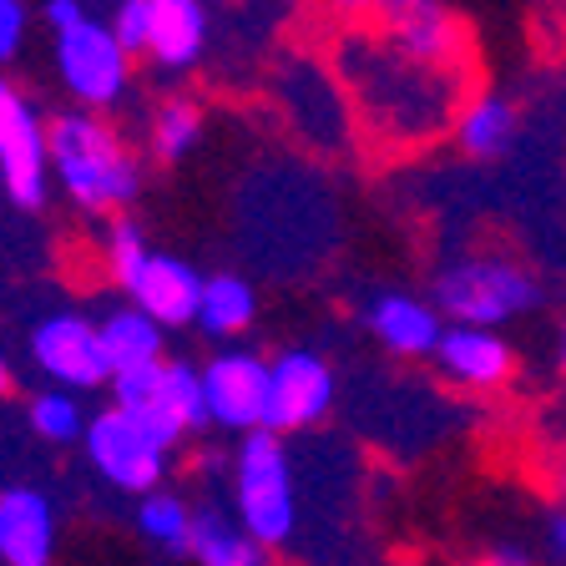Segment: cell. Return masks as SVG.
<instances>
[{"label": "cell", "mask_w": 566, "mask_h": 566, "mask_svg": "<svg viewBox=\"0 0 566 566\" xmlns=\"http://www.w3.org/2000/svg\"><path fill=\"white\" fill-rule=\"evenodd\" d=\"M25 420H31V430L41 440H51V446H76V440H86L92 415L82 410V400H76L71 389H41L31 400V410H25Z\"/></svg>", "instance_id": "cell-24"}, {"label": "cell", "mask_w": 566, "mask_h": 566, "mask_svg": "<svg viewBox=\"0 0 566 566\" xmlns=\"http://www.w3.org/2000/svg\"><path fill=\"white\" fill-rule=\"evenodd\" d=\"M46 25H51V35H61V31H71V25H82L86 21V6L82 0H46Z\"/></svg>", "instance_id": "cell-28"}, {"label": "cell", "mask_w": 566, "mask_h": 566, "mask_svg": "<svg viewBox=\"0 0 566 566\" xmlns=\"http://www.w3.org/2000/svg\"><path fill=\"white\" fill-rule=\"evenodd\" d=\"M56 562V506L35 485L0 491V566H51Z\"/></svg>", "instance_id": "cell-14"}, {"label": "cell", "mask_w": 566, "mask_h": 566, "mask_svg": "<svg viewBox=\"0 0 566 566\" xmlns=\"http://www.w3.org/2000/svg\"><path fill=\"white\" fill-rule=\"evenodd\" d=\"M259 318V294L243 273H208L198 304V334L208 339H238L243 329H253Z\"/></svg>", "instance_id": "cell-21"}, {"label": "cell", "mask_w": 566, "mask_h": 566, "mask_svg": "<svg viewBox=\"0 0 566 566\" xmlns=\"http://www.w3.org/2000/svg\"><path fill=\"white\" fill-rule=\"evenodd\" d=\"M102 253H106V273L117 279V289H127L153 248H147V238H142V228L132 223V218H112V223H106V238H102Z\"/></svg>", "instance_id": "cell-25"}, {"label": "cell", "mask_w": 566, "mask_h": 566, "mask_svg": "<svg viewBox=\"0 0 566 566\" xmlns=\"http://www.w3.org/2000/svg\"><path fill=\"white\" fill-rule=\"evenodd\" d=\"M192 516H198V506H192L188 495L167 491V485L137 501V531L153 546H163V552H188L192 546Z\"/></svg>", "instance_id": "cell-22"}, {"label": "cell", "mask_w": 566, "mask_h": 566, "mask_svg": "<svg viewBox=\"0 0 566 566\" xmlns=\"http://www.w3.org/2000/svg\"><path fill=\"white\" fill-rule=\"evenodd\" d=\"M208 51V6L202 0H153L147 61L163 71H188Z\"/></svg>", "instance_id": "cell-18"}, {"label": "cell", "mask_w": 566, "mask_h": 566, "mask_svg": "<svg viewBox=\"0 0 566 566\" xmlns=\"http://www.w3.org/2000/svg\"><path fill=\"white\" fill-rule=\"evenodd\" d=\"M51 177L82 212L122 218V208L142 192V157L102 117L61 112L51 117Z\"/></svg>", "instance_id": "cell-2"}, {"label": "cell", "mask_w": 566, "mask_h": 566, "mask_svg": "<svg viewBox=\"0 0 566 566\" xmlns=\"http://www.w3.org/2000/svg\"><path fill=\"white\" fill-rule=\"evenodd\" d=\"M132 51L117 41L112 21H96L86 15L82 25L56 35V71H61V86H66L86 112H106L117 106L132 86Z\"/></svg>", "instance_id": "cell-7"}, {"label": "cell", "mask_w": 566, "mask_h": 566, "mask_svg": "<svg viewBox=\"0 0 566 566\" xmlns=\"http://www.w3.org/2000/svg\"><path fill=\"white\" fill-rule=\"evenodd\" d=\"M202 395H208V420L218 430H233L238 440L269 424L273 395V359L253 349H218L202 365Z\"/></svg>", "instance_id": "cell-10"}, {"label": "cell", "mask_w": 566, "mask_h": 566, "mask_svg": "<svg viewBox=\"0 0 566 566\" xmlns=\"http://www.w3.org/2000/svg\"><path fill=\"white\" fill-rule=\"evenodd\" d=\"M112 405L147 424L167 450L177 440H188L192 430L212 424L208 395H202V369L188 365V359H157V365L122 369L112 379Z\"/></svg>", "instance_id": "cell-5"}, {"label": "cell", "mask_w": 566, "mask_h": 566, "mask_svg": "<svg viewBox=\"0 0 566 566\" xmlns=\"http://www.w3.org/2000/svg\"><path fill=\"white\" fill-rule=\"evenodd\" d=\"M430 365L460 389H501L516 375V349L501 329H471V324H446L440 349Z\"/></svg>", "instance_id": "cell-15"}, {"label": "cell", "mask_w": 566, "mask_h": 566, "mask_svg": "<svg viewBox=\"0 0 566 566\" xmlns=\"http://www.w3.org/2000/svg\"><path fill=\"white\" fill-rule=\"evenodd\" d=\"M334 15H344V21H359V15H375L379 0H324Z\"/></svg>", "instance_id": "cell-30"}, {"label": "cell", "mask_w": 566, "mask_h": 566, "mask_svg": "<svg viewBox=\"0 0 566 566\" xmlns=\"http://www.w3.org/2000/svg\"><path fill=\"white\" fill-rule=\"evenodd\" d=\"M481 566H536V562H531V556L521 552V546H495V552L485 556Z\"/></svg>", "instance_id": "cell-31"}, {"label": "cell", "mask_w": 566, "mask_h": 566, "mask_svg": "<svg viewBox=\"0 0 566 566\" xmlns=\"http://www.w3.org/2000/svg\"><path fill=\"white\" fill-rule=\"evenodd\" d=\"M188 556L198 566H269V546L248 536V526L223 506H198Z\"/></svg>", "instance_id": "cell-19"}, {"label": "cell", "mask_w": 566, "mask_h": 566, "mask_svg": "<svg viewBox=\"0 0 566 566\" xmlns=\"http://www.w3.org/2000/svg\"><path fill=\"white\" fill-rule=\"evenodd\" d=\"M455 147L471 163H495V157H506L521 137V106L501 92H481L471 102L460 106L455 127H450Z\"/></svg>", "instance_id": "cell-17"}, {"label": "cell", "mask_w": 566, "mask_h": 566, "mask_svg": "<svg viewBox=\"0 0 566 566\" xmlns=\"http://www.w3.org/2000/svg\"><path fill=\"white\" fill-rule=\"evenodd\" d=\"M339 71L359 117L385 142H430L460 117V71L405 56L379 31H349L339 41Z\"/></svg>", "instance_id": "cell-1"}, {"label": "cell", "mask_w": 566, "mask_h": 566, "mask_svg": "<svg viewBox=\"0 0 566 566\" xmlns=\"http://www.w3.org/2000/svg\"><path fill=\"white\" fill-rule=\"evenodd\" d=\"M82 450H86V460H92V471L102 475L106 485H117V491L137 495V501L142 495H153V491H163L167 455H172L147 424L132 420V415L117 410V405H106V410L92 415Z\"/></svg>", "instance_id": "cell-6"}, {"label": "cell", "mask_w": 566, "mask_h": 566, "mask_svg": "<svg viewBox=\"0 0 566 566\" xmlns=\"http://www.w3.org/2000/svg\"><path fill=\"white\" fill-rule=\"evenodd\" d=\"M202 142V106L198 96H167L153 112V153L163 163H182Z\"/></svg>", "instance_id": "cell-23"}, {"label": "cell", "mask_w": 566, "mask_h": 566, "mask_svg": "<svg viewBox=\"0 0 566 566\" xmlns=\"http://www.w3.org/2000/svg\"><path fill=\"white\" fill-rule=\"evenodd\" d=\"M228 485H233V516L248 526L259 546H283L298 521V491L289 446L273 430H253L233 446L228 460Z\"/></svg>", "instance_id": "cell-4"}, {"label": "cell", "mask_w": 566, "mask_h": 566, "mask_svg": "<svg viewBox=\"0 0 566 566\" xmlns=\"http://www.w3.org/2000/svg\"><path fill=\"white\" fill-rule=\"evenodd\" d=\"M379 35L395 41L405 56L430 61V66H455L465 56V31L450 15L446 0H379Z\"/></svg>", "instance_id": "cell-12"}, {"label": "cell", "mask_w": 566, "mask_h": 566, "mask_svg": "<svg viewBox=\"0 0 566 566\" xmlns=\"http://www.w3.org/2000/svg\"><path fill=\"white\" fill-rule=\"evenodd\" d=\"M202 283H208V273H198L188 259L157 253L153 248L147 263L137 269V279H132L122 294L147 318H157L163 329H192V324H198V304H202Z\"/></svg>", "instance_id": "cell-13"}, {"label": "cell", "mask_w": 566, "mask_h": 566, "mask_svg": "<svg viewBox=\"0 0 566 566\" xmlns=\"http://www.w3.org/2000/svg\"><path fill=\"white\" fill-rule=\"evenodd\" d=\"M334 410V369L314 349H283L273 359V395H269V424L273 436L308 430Z\"/></svg>", "instance_id": "cell-11"}, {"label": "cell", "mask_w": 566, "mask_h": 566, "mask_svg": "<svg viewBox=\"0 0 566 566\" xmlns=\"http://www.w3.org/2000/svg\"><path fill=\"white\" fill-rule=\"evenodd\" d=\"M11 385H15V375H11V359L0 354V395H11Z\"/></svg>", "instance_id": "cell-32"}, {"label": "cell", "mask_w": 566, "mask_h": 566, "mask_svg": "<svg viewBox=\"0 0 566 566\" xmlns=\"http://www.w3.org/2000/svg\"><path fill=\"white\" fill-rule=\"evenodd\" d=\"M25 31H31L25 0H0V61H11L25 46Z\"/></svg>", "instance_id": "cell-27"}, {"label": "cell", "mask_w": 566, "mask_h": 566, "mask_svg": "<svg viewBox=\"0 0 566 566\" xmlns=\"http://www.w3.org/2000/svg\"><path fill=\"white\" fill-rule=\"evenodd\" d=\"M556 365H562V375H566V318H562V334H556Z\"/></svg>", "instance_id": "cell-33"}, {"label": "cell", "mask_w": 566, "mask_h": 566, "mask_svg": "<svg viewBox=\"0 0 566 566\" xmlns=\"http://www.w3.org/2000/svg\"><path fill=\"white\" fill-rule=\"evenodd\" d=\"M112 31L132 56H147V31H153V0H117L112 11Z\"/></svg>", "instance_id": "cell-26"}, {"label": "cell", "mask_w": 566, "mask_h": 566, "mask_svg": "<svg viewBox=\"0 0 566 566\" xmlns=\"http://www.w3.org/2000/svg\"><path fill=\"white\" fill-rule=\"evenodd\" d=\"M31 365L51 379V389H71V395H82V389H102L112 385V359H106V344H102V324L86 318L82 308H56V314L35 318L31 339Z\"/></svg>", "instance_id": "cell-8"}, {"label": "cell", "mask_w": 566, "mask_h": 566, "mask_svg": "<svg viewBox=\"0 0 566 566\" xmlns=\"http://www.w3.org/2000/svg\"><path fill=\"white\" fill-rule=\"evenodd\" d=\"M102 324V344H106V359H112V369H137V365H157V359H167L163 344H167V329L157 324V318H147L137 304H122L112 308V314L96 318ZM112 375V379H117Z\"/></svg>", "instance_id": "cell-20"}, {"label": "cell", "mask_w": 566, "mask_h": 566, "mask_svg": "<svg viewBox=\"0 0 566 566\" xmlns=\"http://www.w3.org/2000/svg\"><path fill=\"white\" fill-rule=\"evenodd\" d=\"M0 188L21 212H35L51 188V122H41L21 86L0 76Z\"/></svg>", "instance_id": "cell-9"}, {"label": "cell", "mask_w": 566, "mask_h": 566, "mask_svg": "<svg viewBox=\"0 0 566 566\" xmlns=\"http://www.w3.org/2000/svg\"><path fill=\"white\" fill-rule=\"evenodd\" d=\"M365 324L395 359H436L440 334H446V314L430 298L400 294V289L369 298Z\"/></svg>", "instance_id": "cell-16"}, {"label": "cell", "mask_w": 566, "mask_h": 566, "mask_svg": "<svg viewBox=\"0 0 566 566\" xmlns=\"http://www.w3.org/2000/svg\"><path fill=\"white\" fill-rule=\"evenodd\" d=\"M546 556H552L556 566H566V506H556L552 516H546Z\"/></svg>", "instance_id": "cell-29"}, {"label": "cell", "mask_w": 566, "mask_h": 566, "mask_svg": "<svg viewBox=\"0 0 566 566\" xmlns=\"http://www.w3.org/2000/svg\"><path fill=\"white\" fill-rule=\"evenodd\" d=\"M430 304L446 314V324L501 329L542 304V279L506 253H465L440 263V273L430 279Z\"/></svg>", "instance_id": "cell-3"}]
</instances>
